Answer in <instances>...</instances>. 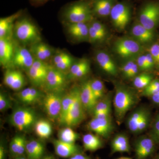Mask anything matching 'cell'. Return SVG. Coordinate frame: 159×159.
Segmentation results:
<instances>
[{
	"label": "cell",
	"mask_w": 159,
	"mask_h": 159,
	"mask_svg": "<svg viewBox=\"0 0 159 159\" xmlns=\"http://www.w3.org/2000/svg\"><path fill=\"white\" fill-rule=\"evenodd\" d=\"M21 16L14 25L15 36L18 40L24 44L31 46L41 42L40 34L34 23L27 16Z\"/></svg>",
	"instance_id": "obj_3"
},
{
	"label": "cell",
	"mask_w": 159,
	"mask_h": 159,
	"mask_svg": "<svg viewBox=\"0 0 159 159\" xmlns=\"http://www.w3.org/2000/svg\"><path fill=\"white\" fill-rule=\"evenodd\" d=\"M34 131L38 136L42 139H48L52 133L51 123L44 119H40L35 122Z\"/></svg>",
	"instance_id": "obj_33"
},
{
	"label": "cell",
	"mask_w": 159,
	"mask_h": 159,
	"mask_svg": "<svg viewBox=\"0 0 159 159\" xmlns=\"http://www.w3.org/2000/svg\"><path fill=\"white\" fill-rule=\"evenodd\" d=\"M11 102L10 99L3 93L0 94V110L3 111L10 108Z\"/></svg>",
	"instance_id": "obj_44"
},
{
	"label": "cell",
	"mask_w": 159,
	"mask_h": 159,
	"mask_svg": "<svg viewBox=\"0 0 159 159\" xmlns=\"http://www.w3.org/2000/svg\"><path fill=\"white\" fill-rule=\"evenodd\" d=\"M131 147L129 144L128 137L125 134H119L112 139L111 142V154L117 152H126L129 153Z\"/></svg>",
	"instance_id": "obj_21"
},
{
	"label": "cell",
	"mask_w": 159,
	"mask_h": 159,
	"mask_svg": "<svg viewBox=\"0 0 159 159\" xmlns=\"http://www.w3.org/2000/svg\"><path fill=\"white\" fill-rule=\"evenodd\" d=\"M152 80L151 75L147 73H142L134 78L133 84L134 86L137 89H144Z\"/></svg>",
	"instance_id": "obj_35"
},
{
	"label": "cell",
	"mask_w": 159,
	"mask_h": 159,
	"mask_svg": "<svg viewBox=\"0 0 159 159\" xmlns=\"http://www.w3.org/2000/svg\"><path fill=\"white\" fill-rule=\"evenodd\" d=\"M50 67L46 62L35 58L32 66L28 70L29 79L34 85L38 87L45 85Z\"/></svg>",
	"instance_id": "obj_10"
},
{
	"label": "cell",
	"mask_w": 159,
	"mask_h": 159,
	"mask_svg": "<svg viewBox=\"0 0 159 159\" xmlns=\"http://www.w3.org/2000/svg\"><path fill=\"white\" fill-rule=\"evenodd\" d=\"M147 110V108L144 107H138L134 110L128 116L126 119V126L132 133L137 134L138 125L140 120Z\"/></svg>",
	"instance_id": "obj_29"
},
{
	"label": "cell",
	"mask_w": 159,
	"mask_h": 159,
	"mask_svg": "<svg viewBox=\"0 0 159 159\" xmlns=\"http://www.w3.org/2000/svg\"><path fill=\"white\" fill-rule=\"evenodd\" d=\"M41 96L40 91L34 88L30 87V94L26 104H31L37 101Z\"/></svg>",
	"instance_id": "obj_43"
},
{
	"label": "cell",
	"mask_w": 159,
	"mask_h": 159,
	"mask_svg": "<svg viewBox=\"0 0 159 159\" xmlns=\"http://www.w3.org/2000/svg\"><path fill=\"white\" fill-rule=\"evenodd\" d=\"M136 61L133 60H129L125 62L121 67V70L123 76L127 78L129 74L130 73L131 70Z\"/></svg>",
	"instance_id": "obj_46"
},
{
	"label": "cell",
	"mask_w": 159,
	"mask_h": 159,
	"mask_svg": "<svg viewBox=\"0 0 159 159\" xmlns=\"http://www.w3.org/2000/svg\"><path fill=\"white\" fill-rule=\"evenodd\" d=\"M157 144L149 136H142L135 140L133 148L135 159H150L155 156Z\"/></svg>",
	"instance_id": "obj_5"
},
{
	"label": "cell",
	"mask_w": 159,
	"mask_h": 159,
	"mask_svg": "<svg viewBox=\"0 0 159 159\" xmlns=\"http://www.w3.org/2000/svg\"><path fill=\"white\" fill-rule=\"evenodd\" d=\"M149 136L159 145V114L156 116L152 123Z\"/></svg>",
	"instance_id": "obj_40"
},
{
	"label": "cell",
	"mask_w": 159,
	"mask_h": 159,
	"mask_svg": "<svg viewBox=\"0 0 159 159\" xmlns=\"http://www.w3.org/2000/svg\"><path fill=\"white\" fill-rule=\"evenodd\" d=\"M70 159H92L91 157L86 155L84 152L76 154L73 156L70 157Z\"/></svg>",
	"instance_id": "obj_49"
},
{
	"label": "cell",
	"mask_w": 159,
	"mask_h": 159,
	"mask_svg": "<svg viewBox=\"0 0 159 159\" xmlns=\"http://www.w3.org/2000/svg\"><path fill=\"white\" fill-rule=\"evenodd\" d=\"M114 49L116 54L122 58H131L141 55L143 47L142 44L135 39L125 37L116 41Z\"/></svg>",
	"instance_id": "obj_4"
},
{
	"label": "cell",
	"mask_w": 159,
	"mask_h": 159,
	"mask_svg": "<svg viewBox=\"0 0 159 159\" xmlns=\"http://www.w3.org/2000/svg\"><path fill=\"white\" fill-rule=\"evenodd\" d=\"M33 56L31 51L25 47L15 48L12 65L28 71L32 66L35 59Z\"/></svg>",
	"instance_id": "obj_14"
},
{
	"label": "cell",
	"mask_w": 159,
	"mask_h": 159,
	"mask_svg": "<svg viewBox=\"0 0 159 159\" xmlns=\"http://www.w3.org/2000/svg\"><path fill=\"white\" fill-rule=\"evenodd\" d=\"M23 14L21 10L7 17L0 19V39L11 38L15 21Z\"/></svg>",
	"instance_id": "obj_23"
},
{
	"label": "cell",
	"mask_w": 159,
	"mask_h": 159,
	"mask_svg": "<svg viewBox=\"0 0 159 159\" xmlns=\"http://www.w3.org/2000/svg\"><path fill=\"white\" fill-rule=\"evenodd\" d=\"M159 92V80H153L146 88L143 89L142 96L151 97Z\"/></svg>",
	"instance_id": "obj_38"
},
{
	"label": "cell",
	"mask_w": 159,
	"mask_h": 159,
	"mask_svg": "<svg viewBox=\"0 0 159 159\" xmlns=\"http://www.w3.org/2000/svg\"><path fill=\"white\" fill-rule=\"evenodd\" d=\"M55 153L62 158H69L76 154L83 152L82 148L75 143H68L58 140L53 141Z\"/></svg>",
	"instance_id": "obj_15"
},
{
	"label": "cell",
	"mask_w": 159,
	"mask_h": 159,
	"mask_svg": "<svg viewBox=\"0 0 159 159\" xmlns=\"http://www.w3.org/2000/svg\"><path fill=\"white\" fill-rule=\"evenodd\" d=\"M67 24V31L72 38L78 41L89 40V26L87 23Z\"/></svg>",
	"instance_id": "obj_19"
},
{
	"label": "cell",
	"mask_w": 159,
	"mask_h": 159,
	"mask_svg": "<svg viewBox=\"0 0 159 159\" xmlns=\"http://www.w3.org/2000/svg\"><path fill=\"white\" fill-rule=\"evenodd\" d=\"M149 54L153 57L155 62L159 65V43L153 44L149 49Z\"/></svg>",
	"instance_id": "obj_45"
},
{
	"label": "cell",
	"mask_w": 159,
	"mask_h": 159,
	"mask_svg": "<svg viewBox=\"0 0 159 159\" xmlns=\"http://www.w3.org/2000/svg\"><path fill=\"white\" fill-rule=\"evenodd\" d=\"M137 64L139 66V70L142 71L148 70V66L145 61V54L140 55L137 58L136 61Z\"/></svg>",
	"instance_id": "obj_47"
},
{
	"label": "cell",
	"mask_w": 159,
	"mask_h": 159,
	"mask_svg": "<svg viewBox=\"0 0 159 159\" xmlns=\"http://www.w3.org/2000/svg\"><path fill=\"white\" fill-rule=\"evenodd\" d=\"M45 148L42 142L32 140L26 143L25 153L28 159H41L44 156Z\"/></svg>",
	"instance_id": "obj_26"
},
{
	"label": "cell",
	"mask_w": 159,
	"mask_h": 159,
	"mask_svg": "<svg viewBox=\"0 0 159 159\" xmlns=\"http://www.w3.org/2000/svg\"><path fill=\"white\" fill-rule=\"evenodd\" d=\"M84 110L80 100L79 90L74 104L60 123L66 127L76 126L84 119Z\"/></svg>",
	"instance_id": "obj_9"
},
{
	"label": "cell",
	"mask_w": 159,
	"mask_h": 159,
	"mask_svg": "<svg viewBox=\"0 0 159 159\" xmlns=\"http://www.w3.org/2000/svg\"><path fill=\"white\" fill-rule=\"evenodd\" d=\"M139 20L145 28L153 31L159 21V4L149 2L145 5L140 11Z\"/></svg>",
	"instance_id": "obj_8"
},
{
	"label": "cell",
	"mask_w": 159,
	"mask_h": 159,
	"mask_svg": "<svg viewBox=\"0 0 159 159\" xmlns=\"http://www.w3.org/2000/svg\"><path fill=\"white\" fill-rule=\"evenodd\" d=\"M62 97L57 93H49L43 99L44 108L51 119H58L61 111Z\"/></svg>",
	"instance_id": "obj_12"
},
{
	"label": "cell",
	"mask_w": 159,
	"mask_h": 159,
	"mask_svg": "<svg viewBox=\"0 0 159 159\" xmlns=\"http://www.w3.org/2000/svg\"><path fill=\"white\" fill-rule=\"evenodd\" d=\"M66 81L64 72L55 68L50 67L45 84L48 89L54 93L60 92L64 88Z\"/></svg>",
	"instance_id": "obj_13"
},
{
	"label": "cell",
	"mask_w": 159,
	"mask_h": 159,
	"mask_svg": "<svg viewBox=\"0 0 159 159\" xmlns=\"http://www.w3.org/2000/svg\"><path fill=\"white\" fill-rule=\"evenodd\" d=\"M104 39V38L100 35L92 26H89V42L95 43L100 42Z\"/></svg>",
	"instance_id": "obj_41"
},
{
	"label": "cell",
	"mask_w": 159,
	"mask_h": 159,
	"mask_svg": "<svg viewBox=\"0 0 159 159\" xmlns=\"http://www.w3.org/2000/svg\"><path fill=\"white\" fill-rule=\"evenodd\" d=\"M88 128L99 136L108 139L114 131V123L111 117L107 119L94 117L89 122Z\"/></svg>",
	"instance_id": "obj_11"
},
{
	"label": "cell",
	"mask_w": 159,
	"mask_h": 159,
	"mask_svg": "<svg viewBox=\"0 0 159 159\" xmlns=\"http://www.w3.org/2000/svg\"><path fill=\"white\" fill-rule=\"evenodd\" d=\"M61 15L67 23H88L93 20L92 6L84 0L68 4L63 8Z\"/></svg>",
	"instance_id": "obj_2"
},
{
	"label": "cell",
	"mask_w": 159,
	"mask_h": 159,
	"mask_svg": "<svg viewBox=\"0 0 159 159\" xmlns=\"http://www.w3.org/2000/svg\"><path fill=\"white\" fill-rule=\"evenodd\" d=\"M84 1H87V2H89V1H91V2H93V1H95V0H84Z\"/></svg>",
	"instance_id": "obj_57"
},
{
	"label": "cell",
	"mask_w": 159,
	"mask_h": 159,
	"mask_svg": "<svg viewBox=\"0 0 159 159\" xmlns=\"http://www.w3.org/2000/svg\"><path fill=\"white\" fill-rule=\"evenodd\" d=\"M15 47L11 38L0 39V63L3 66L12 64Z\"/></svg>",
	"instance_id": "obj_16"
},
{
	"label": "cell",
	"mask_w": 159,
	"mask_h": 159,
	"mask_svg": "<svg viewBox=\"0 0 159 159\" xmlns=\"http://www.w3.org/2000/svg\"><path fill=\"white\" fill-rule=\"evenodd\" d=\"M154 159H159V152L154 157Z\"/></svg>",
	"instance_id": "obj_56"
},
{
	"label": "cell",
	"mask_w": 159,
	"mask_h": 159,
	"mask_svg": "<svg viewBox=\"0 0 159 159\" xmlns=\"http://www.w3.org/2000/svg\"><path fill=\"white\" fill-rule=\"evenodd\" d=\"M131 34L134 39L142 44L151 42L154 38L153 31L146 29L140 23H138L133 26Z\"/></svg>",
	"instance_id": "obj_22"
},
{
	"label": "cell",
	"mask_w": 159,
	"mask_h": 159,
	"mask_svg": "<svg viewBox=\"0 0 159 159\" xmlns=\"http://www.w3.org/2000/svg\"><path fill=\"white\" fill-rule=\"evenodd\" d=\"M14 159H28L27 158L25 157L24 156H20V157H15Z\"/></svg>",
	"instance_id": "obj_54"
},
{
	"label": "cell",
	"mask_w": 159,
	"mask_h": 159,
	"mask_svg": "<svg viewBox=\"0 0 159 159\" xmlns=\"http://www.w3.org/2000/svg\"><path fill=\"white\" fill-rule=\"evenodd\" d=\"M41 159H56L53 156L51 155H45Z\"/></svg>",
	"instance_id": "obj_53"
},
{
	"label": "cell",
	"mask_w": 159,
	"mask_h": 159,
	"mask_svg": "<svg viewBox=\"0 0 159 159\" xmlns=\"http://www.w3.org/2000/svg\"><path fill=\"white\" fill-rule=\"evenodd\" d=\"M111 99L110 96L108 95L102 100L98 101L97 105L94 107L93 112V114L100 112H111Z\"/></svg>",
	"instance_id": "obj_37"
},
{
	"label": "cell",
	"mask_w": 159,
	"mask_h": 159,
	"mask_svg": "<svg viewBox=\"0 0 159 159\" xmlns=\"http://www.w3.org/2000/svg\"><path fill=\"white\" fill-rule=\"evenodd\" d=\"M90 68L89 61L83 58L73 63L70 70V75L73 78H80L89 73Z\"/></svg>",
	"instance_id": "obj_30"
},
{
	"label": "cell",
	"mask_w": 159,
	"mask_h": 159,
	"mask_svg": "<svg viewBox=\"0 0 159 159\" xmlns=\"http://www.w3.org/2000/svg\"><path fill=\"white\" fill-rule=\"evenodd\" d=\"M116 3V0H95L92 6L93 13L100 17H106L110 16Z\"/></svg>",
	"instance_id": "obj_24"
},
{
	"label": "cell",
	"mask_w": 159,
	"mask_h": 159,
	"mask_svg": "<svg viewBox=\"0 0 159 159\" xmlns=\"http://www.w3.org/2000/svg\"><path fill=\"white\" fill-rule=\"evenodd\" d=\"M95 57L98 65L105 73L111 76H117L116 65L108 53L104 51H99L96 53Z\"/></svg>",
	"instance_id": "obj_17"
},
{
	"label": "cell",
	"mask_w": 159,
	"mask_h": 159,
	"mask_svg": "<svg viewBox=\"0 0 159 159\" xmlns=\"http://www.w3.org/2000/svg\"><path fill=\"white\" fill-rule=\"evenodd\" d=\"M139 101V97L133 90L120 84H116L113 106L118 124L122 123L126 114L138 104Z\"/></svg>",
	"instance_id": "obj_1"
},
{
	"label": "cell",
	"mask_w": 159,
	"mask_h": 159,
	"mask_svg": "<svg viewBox=\"0 0 159 159\" xmlns=\"http://www.w3.org/2000/svg\"><path fill=\"white\" fill-rule=\"evenodd\" d=\"M151 97L153 102L159 105V92L152 96Z\"/></svg>",
	"instance_id": "obj_51"
},
{
	"label": "cell",
	"mask_w": 159,
	"mask_h": 159,
	"mask_svg": "<svg viewBox=\"0 0 159 159\" xmlns=\"http://www.w3.org/2000/svg\"><path fill=\"white\" fill-rule=\"evenodd\" d=\"M80 100L84 109L87 111L93 110L98 101L92 91L90 81L84 83L80 89Z\"/></svg>",
	"instance_id": "obj_18"
},
{
	"label": "cell",
	"mask_w": 159,
	"mask_h": 159,
	"mask_svg": "<svg viewBox=\"0 0 159 159\" xmlns=\"http://www.w3.org/2000/svg\"><path fill=\"white\" fill-rule=\"evenodd\" d=\"M91 88L94 96L97 100L103 98L105 94V87L104 84L100 80L95 79L90 80Z\"/></svg>",
	"instance_id": "obj_36"
},
{
	"label": "cell",
	"mask_w": 159,
	"mask_h": 159,
	"mask_svg": "<svg viewBox=\"0 0 159 159\" xmlns=\"http://www.w3.org/2000/svg\"><path fill=\"white\" fill-rule=\"evenodd\" d=\"M145 61H146V64L148 66V70H150L152 68L155 62L153 57L149 53L145 54Z\"/></svg>",
	"instance_id": "obj_48"
},
{
	"label": "cell",
	"mask_w": 159,
	"mask_h": 159,
	"mask_svg": "<svg viewBox=\"0 0 159 159\" xmlns=\"http://www.w3.org/2000/svg\"><path fill=\"white\" fill-rule=\"evenodd\" d=\"M4 81L6 85L14 90H19L22 88L25 83V77L21 72L13 70L6 71Z\"/></svg>",
	"instance_id": "obj_20"
},
{
	"label": "cell",
	"mask_w": 159,
	"mask_h": 159,
	"mask_svg": "<svg viewBox=\"0 0 159 159\" xmlns=\"http://www.w3.org/2000/svg\"><path fill=\"white\" fill-rule=\"evenodd\" d=\"M27 142L25 138L23 136H15L11 139L9 145L10 153L15 157L23 156L25 153Z\"/></svg>",
	"instance_id": "obj_31"
},
{
	"label": "cell",
	"mask_w": 159,
	"mask_h": 159,
	"mask_svg": "<svg viewBox=\"0 0 159 159\" xmlns=\"http://www.w3.org/2000/svg\"><path fill=\"white\" fill-rule=\"evenodd\" d=\"M150 159H154V157H153V158H152Z\"/></svg>",
	"instance_id": "obj_58"
},
{
	"label": "cell",
	"mask_w": 159,
	"mask_h": 159,
	"mask_svg": "<svg viewBox=\"0 0 159 159\" xmlns=\"http://www.w3.org/2000/svg\"><path fill=\"white\" fill-rule=\"evenodd\" d=\"M6 148L2 144L0 145V159H6Z\"/></svg>",
	"instance_id": "obj_50"
},
{
	"label": "cell",
	"mask_w": 159,
	"mask_h": 159,
	"mask_svg": "<svg viewBox=\"0 0 159 159\" xmlns=\"http://www.w3.org/2000/svg\"><path fill=\"white\" fill-rule=\"evenodd\" d=\"M36 115L34 111L27 107H19L14 111L11 114V122L19 130H27L35 124Z\"/></svg>",
	"instance_id": "obj_6"
},
{
	"label": "cell",
	"mask_w": 159,
	"mask_h": 159,
	"mask_svg": "<svg viewBox=\"0 0 159 159\" xmlns=\"http://www.w3.org/2000/svg\"><path fill=\"white\" fill-rule=\"evenodd\" d=\"M116 159H132L131 158L129 157H121Z\"/></svg>",
	"instance_id": "obj_55"
},
{
	"label": "cell",
	"mask_w": 159,
	"mask_h": 159,
	"mask_svg": "<svg viewBox=\"0 0 159 159\" xmlns=\"http://www.w3.org/2000/svg\"><path fill=\"white\" fill-rule=\"evenodd\" d=\"M79 135L70 127H66L58 133L59 140L68 143H75L79 139Z\"/></svg>",
	"instance_id": "obj_34"
},
{
	"label": "cell",
	"mask_w": 159,
	"mask_h": 159,
	"mask_svg": "<svg viewBox=\"0 0 159 159\" xmlns=\"http://www.w3.org/2000/svg\"><path fill=\"white\" fill-rule=\"evenodd\" d=\"M130 7L125 3H116L111 11V20L118 31L124 30L128 25L131 19Z\"/></svg>",
	"instance_id": "obj_7"
},
{
	"label": "cell",
	"mask_w": 159,
	"mask_h": 159,
	"mask_svg": "<svg viewBox=\"0 0 159 159\" xmlns=\"http://www.w3.org/2000/svg\"><path fill=\"white\" fill-rule=\"evenodd\" d=\"M30 51L35 59L45 62L49 60L53 55V51L51 47L41 42L31 45Z\"/></svg>",
	"instance_id": "obj_25"
},
{
	"label": "cell",
	"mask_w": 159,
	"mask_h": 159,
	"mask_svg": "<svg viewBox=\"0 0 159 159\" xmlns=\"http://www.w3.org/2000/svg\"><path fill=\"white\" fill-rule=\"evenodd\" d=\"M84 149L86 151L94 152L103 148L104 142L101 137L93 134H86L82 138Z\"/></svg>",
	"instance_id": "obj_27"
},
{
	"label": "cell",
	"mask_w": 159,
	"mask_h": 159,
	"mask_svg": "<svg viewBox=\"0 0 159 159\" xmlns=\"http://www.w3.org/2000/svg\"><path fill=\"white\" fill-rule=\"evenodd\" d=\"M151 119L150 111L147 109L142 116V119L140 120V122L138 125L137 134L142 133L146 130L150 125Z\"/></svg>",
	"instance_id": "obj_39"
},
{
	"label": "cell",
	"mask_w": 159,
	"mask_h": 159,
	"mask_svg": "<svg viewBox=\"0 0 159 159\" xmlns=\"http://www.w3.org/2000/svg\"><path fill=\"white\" fill-rule=\"evenodd\" d=\"M53 63L55 68L64 72L70 70L74 63V60L68 53L65 52H57L53 58Z\"/></svg>",
	"instance_id": "obj_28"
},
{
	"label": "cell",
	"mask_w": 159,
	"mask_h": 159,
	"mask_svg": "<svg viewBox=\"0 0 159 159\" xmlns=\"http://www.w3.org/2000/svg\"><path fill=\"white\" fill-rule=\"evenodd\" d=\"M90 25L92 26L96 31H98L100 35L105 38L107 34V31L106 28L102 23L98 21H92Z\"/></svg>",
	"instance_id": "obj_42"
},
{
	"label": "cell",
	"mask_w": 159,
	"mask_h": 159,
	"mask_svg": "<svg viewBox=\"0 0 159 159\" xmlns=\"http://www.w3.org/2000/svg\"><path fill=\"white\" fill-rule=\"evenodd\" d=\"M30 1L34 5H40L46 2L49 0H30Z\"/></svg>",
	"instance_id": "obj_52"
},
{
	"label": "cell",
	"mask_w": 159,
	"mask_h": 159,
	"mask_svg": "<svg viewBox=\"0 0 159 159\" xmlns=\"http://www.w3.org/2000/svg\"><path fill=\"white\" fill-rule=\"evenodd\" d=\"M80 89L76 88L62 97L61 111L58 120L60 122L65 117L74 104Z\"/></svg>",
	"instance_id": "obj_32"
}]
</instances>
